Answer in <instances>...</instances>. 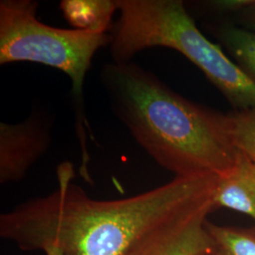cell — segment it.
<instances>
[{"label":"cell","mask_w":255,"mask_h":255,"mask_svg":"<svg viewBox=\"0 0 255 255\" xmlns=\"http://www.w3.org/2000/svg\"><path fill=\"white\" fill-rule=\"evenodd\" d=\"M214 208L236 211L255 222V163L239 150L232 168L218 179Z\"/></svg>","instance_id":"52a82bcc"},{"label":"cell","mask_w":255,"mask_h":255,"mask_svg":"<svg viewBox=\"0 0 255 255\" xmlns=\"http://www.w3.org/2000/svg\"><path fill=\"white\" fill-rule=\"evenodd\" d=\"M229 117L235 146L255 163V108L236 111Z\"/></svg>","instance_id":"8fae6325"},{"label":"cell","mask_w":255,"mask_h":255,"mask_svg":"<svg viewBox=\"0 0 255 255\" xmlns=\"http://www.w3.org/2000/svg\"><path fill=\"white\" fill-rule=\"evenodd\" d=\"M206 228L212 240L206 255H255V226L237 228L206 221Z\"/></svg>","instance_id":"9c48e42d"},{"label":"cell","mask_w":255,"mask_h":255,"mask_svg":"<svg viewBox=\"0 0 255 255\" xmlns=\"http://www.w3.org/2000/svg\"><path fill=\"white\" fill-rule=\"evenodd\" d=\"M52 142L48 119L34 112L19 123H0V182L22 181Z\"/></svg>","instance_id":"5b68a950"},{"label":"cell","mask_w":255,"mask_h":255,"mask_svg":"<svg viewBox=\"0 0 255 255\" xmlns=\"http://www.w3.org/2000/svg\"><path fill=\"white\" fill-rule=\"evenodd\" d=\"M110 52L115 63H128L154 46L174 49L198 66L237 111L255 108V83L220 46L198 28L181 0H116Z\"/></svg>","instance_id":"3957f363"},{"label":"cell","mask_w":255,"mask_h":255,"mask_svg":"<svg viewBox=\"0 0 255 255\" xmlns=\"http://www.w3.org/2000/svg\"><path fill=\"white\" fill-rule=\"evenodd\" d=\"M60 9L75 29L108 33L114 25L112 19L118 5L116 0H63Z\"/></svg>","instance_id":"ba28073f"},{"label":"cell","mask_w":255,"mask_h":255,"mask_svg":"<svg viewBox=\"0 0 255 255\" xmlns=\"http://www.w3.org/2000/svg\"><path fill=\"white\" fill-rule=\"evenodd\" d=\"M245 28L255 31V1L248 8L242 10Z\"/></svg>","instance_id":"4fadbf2b"},{"label":"cell","mask_w":255,"mask_h":255,"mask_svg":"<svg viewBox=\"0 0 255 255\" xmlns=\"http://www.w3.org/2000/svg\"><path fill=\"white\" fill-rule=\"evenodd\" d=\"M44 253L46 255H63L62 252L60 251V249L56 245H50L45 249Z\"/></svg>","instance_id":"5bb4252c"},{"label":"cell","mask_w":255,"mask_h":255,"mask_svg":"<svg viewBox=\"0 0 255 255\" xmlns=\"http://www.w3.org/2000/svg\"><path fill=\"white\" fill-rule=\"evenodd\" d=\"M73 164L57 168V187L0 217V236L20 250L56 245L63 255H128L145 237L214 202L219 177L201 174L120 200L90 198L74 183Z\"/></svg>","instance_id":"6da1fadb"},{"label":"cell","mask_w":255,"mask_h":255,"mask_svg":"<svg viewBox=\"0 0 255 255\" xmlns=\"http://www.w3.org/2000/svg\"><path fill=\"white\" fill-rule=\"evenodd\" d=\"M101 82L116 117L175 177L227 173L236 163L231 119L195 103L132 62L110 63Z\"/></svg>","instance_id":"7a4b0ae2"},{"label":"cell","mask_w":255,"mask_h":255,"mask_svg":"<svg viewBox=\"0 0 255 255\" xmlns=\"http://www.w3.org/2000/svg\"><path fill=\"white\" fill-rule=\"evenodd\" d=\"M210 202L147 235L128 255H206L212 240L206 228Z\"/></svg>","instance_id":"8992f818"},{"label":"cell","mask_w":255,"mask_h":255,"mask_svg":"<svg viewBox=\"0 0 255 255\" xmlns=\"http://www.w3.org/2000/svg\"><path fill=\"white\" fill-rule=\"evenodd\" d=\"M34 0L0 1V64L29 62L66 74L71 82L75 130L82 152V168L89 162L88 137L93 136L85 114L83 87L92 61L111 34L54 27L39 21Z\"/></svg>","instance_id":"277c9868"},{"label":"cell","mask_w":255,"mask_h":255,"mask_svg":"<svg viewBox=\"0 0 255 255\" xmlns=\"http://www.w3.org/2000/svg\"><path fill=\"white\" fill-rule=\"evenodd\" d=\"M255 0H214L207 2V6L216 12L240 11L252 5Z\"/></svg>","instance_id":"7c38bea8"},{"label":"cell","mask_w":255,"mask_h":255,"mask_svg":"<svg viewBox=\"0 0 255 255\" xmlns=\"http://www.w3.org/2000/svg\"><path fill=\"white\" fill-rule=\"evenodd\" d=\"M218 35L237 66L255 83V31L230 25L221 27Z\"/></svg>","instance_id":"30bf717a"}]
</instances>
